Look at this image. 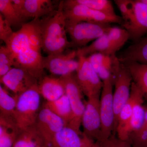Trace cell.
Instances as JSON below:
<instances>
[{
	"mask_svg": "<svg viewBox=\"0 0 147 147\" xmlns=\"http://www.w3.org/2000/svg\"><path fill=\"white\" fill-rule=\"evenodd\" d=\"M111 27L110 24L66 21V30L71 38V47L78 49L85 47L90 41L107 33Z\"/></svg>",
	"mask_w": 147,
	"mask_h": 147,
	"instance_id": "7",
	"label": "cell"
},
{
	"mask_svg": "<svg viewBox=\"0 0 147 147\" xmlns=\"http://www.w3.org/2000/svg\"><path fill=\"white\" fill-rule=\"evenodd\" d=\"M88 60L102 82L113 76L112 56L96 53L87 57Z\"/></svg>",
	"mask_w": 147,
	"mask_h": 147,
	"instance_id": "22",
	"label": "cell"
},
{
	"mask_svg": "<svg viewBox=\"0 0 147 147\" xmlns=\"http://www.w3.org/2000/svg\"><path fill=\"white\" fill-rule=\"evenodd\" d=\"M11 1L13 7L23 21V14L24 0H11Z\"/></svg>",
	"mask_w": 147,
	"mask_h": 147,
	"instance_id": "35",
	"label": "cell"
},
{
	"mask_svg": "<svg viewBox=\"0 0 147 147\" xmlns=\"http://www.w3.org/2000/svg\"><path fill=\"white\" fill-rule=\"evenodd\" d=\"M123 64L130 72L133 82L139 87L144 96L147 98V64L137 62Z\"/></svg>",
	"mask_w": 147,
	"mask_h": 147,
	"instance_id": "25",
	"label": "cell"
},
{
	"mask_svg": "<svg viewBox=\"0 0 147 147\" xmlns=\"http://www.w3.org/2000/svg\"><path fill=\"white\" fill-rule=\"evenodd\" d=\"M109 46L105 55L113 56L125 44L129 39L128 32L123 28L111 27L107 32Z\"/></svg>",
	"mask_w": 147,
	"mask_h": 147,
	"instance_id": "24",
	"label": "cell"
},
{
	"mask_svg": "<svg viewBox=\"0 0 147 147\" xmlns=\"http://www.w3.org/2000/svg\"><path fill=\"white\" fill-rule=\"evenodd\" d=\"M129 39L138 41L147 34V5L141 0H115Z\"/></svg>",
	"mask_w": 147,
	"mask_h": 147,
	"instance_id": "3",
	"label": "cell"
},
{
	"mask_svg": "<svg viewBox=\"0 0 147 147\" xmlns=\"http://www.w3.org/2000/svg\"><path fill=\"white\" fill-rule=\"evenodd\" d=\"M63 6V2H61L57 11L45 21H41L42 51L47 55L63 53L71 47L67 37L66 18Z\"/></svg>",
	"mask_w": 147,
	"mask_h": 147,
	"instance_id": "2",
	"label": "cell"
},
{
	"mask_svg": "<svg viewBox=\"0 0 147 147\" xmlns=\"http://www.w3.org/2000/svg\"><path fill=\"white\" fill-rule=\"evenodd\" d=\"M17 96H12L5 88L0 86V116L14 120Z\"/></svg>",
	"mask_w": 147,
	"mask_h": 147,
	"instance_id": "27",
	"label": "cell"
},
{
	"mask_svg": "<svg viewBox=\"0 0 147 147\" xmlns=\"http://www.w3.org/2000/svg\"><path fill=\"white\" fill-rule=\"evenodd\" d=\"M100 96L88 98L82 118L83 133L87 137L99 143L101 131L100 113Z\"/></svg>",
	"mask_w": 147,
	"mask_h": 147,
	"instance_id": "11",
	"label": "cell"
},
{
	"mask_svg": "<svg viewBox=\"0 0 147 147\" xmlns=\"http://www.w3.org/2000/svg\"><path fill=\"white\" fill-rule=\"evenodd\" d=\"M109 46L107 33L94 40L90 45L77 49L76 50V57H87L96 53L105 55Z\"/></svg>",
	"mask_w": 147,
	"mask_h": 147,
	"instance_id": "28",
	"label": "cell"
},
{
	"mask_svg": "<svg viewBox=\"0 0 147 147\" xmlns=\"http://www.w3.org/2000/svg\"><path fill=\"white\" fill-rule=\"evenodd\" d=\"M141 1L147 5V0H141Z\"/></svg>",
	"mask_w": 147,
	"mask_h": 147,
	"instance_id": "36",
	"label": "cell"
},
{
	"mask_svg": "<svg viewBox=\"0 0 147 147\" xmlns=\"http://www.w3.org/2000/svg\"><path fill=\"white\" fill-rule=\"evenodd\" d=\"M102 143L105 147H132L127 141H122L118 138L116 139L114 136H111L108 140Z\"/></svg>",
	"mask_w": 147,
	"mask_h": 147,
	"instance_id": "34",
	"label": "cell"
},
{
	"mask_svg": "<svg viewBox=\"0 0 147 147\" xmlns=\"http://www.w3.org/2000/svg\"><path fill=\"white\" fill-rule=\"evenodd\" d=\"M127 142L132 147H147V108L144 124L139 130L129 134Z\"/></svg>",
	"mask_w": 147,
	"mask_h": 147,
	"instance_id": "31",
	"label": "cell"
},
{
	"mask_svg": "<svg viewBox=\"0 0 147 147\" xmlns=\"http://www.w3.org/2000/svg\"><path fill=\"white\" fill-rule=\"evenodd\" d=\"M76 57V50L66 54L47 55L44 58V69L54 75L60 76L69 75L76 71L79 66V61L74 59Z\"/></svg>",
	"mask_w": 147,
	"mask_h": 147,
	"instance_id": "12",
	"label": "cell"
},
{
	"mask_svg": "<svg viewBox=\"0 0 147 147\" xmlns=\"http://www.w3.org/2000/svg\"><path fill=\"white\" fill-rule=\"evenodd\" d=\"M0 11L11 26L19 25L23 21L13 7L11 0H0Z\"/></svg>",
	"mask_w": 147,
	"mask_h": 147,
	"instance_id": "30",
	"label": "cell"
},
{
	"mask_svg": "<svg viewBox=\"0 0 147 147\" xmlns=\"http://www.w3.org/2000/svg\"><path fill=\"white\" fill-rule=\"evenodd\" d=\"M44 106L62 119L67 125L71 121L72 110L68 97L65 94L54 101H46Z\"/></svg>",
	"mask_w": 147,
	"mask_h": 147,
	"instance_id": "26",
	"label": "cell"
},
{
	"mask_svg": "<svg viewBox=\"0 0 147 147\" xmlns=\"http://www.w3.org/2000/svg\"><path fill=\"white\" fill-rule=\"evenodd\" d=\"M50 144L53 147H101L100 143L67 125L55 135Z\"/></svg>",
	"mask_w": 147,
	"mask_h": 147,
	"instance_id": "14",
	"label": "cell"
},
{
	"mask_svg": "<svg viewBox=\"0 0 147 147\" xmlns=\"http://www.w3.org/2000/svg\"><path fill=\"white\" fill-rule=\"evenodd\" d=\"M55 7L50 0H24L23 19L39 18L53 13Z\"/></svg>",
	"mask_w": 147,
	"mask_h": 147,
	"instance_id": "19",
	"label": "cell"
},
{
	"mask_svg": "<svg viewBox=\"0 0 147 147\" xmlns=\"http://www.w3.org/2000/svg\"><path fill=\"white\" fill-rule=\"evenodd\" d=\"M101 147H105V145L103 144L102 143H100Z\"/></svg>",
	"mask_w": 147,
	"mask_h": 147,
	"instance_id": "37",
	"label": "cell"
},
{
	"mask_svg": "<svg viewBox=\"0 0 147 147\" xmlns=\"http://www.w3.org/2000/svg\"><path fill=\"white\" fill-rule=\"evenodd\" d=\"M14 32L11 29V26L8 21L4 18L0 13V38L4 42H6L10 38Z\"/></svg>",
	"mask_w": 147,
	"mask_h": 147,
	"instance_id": "33",
	"label": "cell"
},
{
	"mask_svg": "<svg viewBox=\"0 0 147 147\" xmlns=\"http://www.w3.org/2000/svg\"><path fill=\"white\" fill-rule=\"evenodd\" d=\"M5 43L11 55L13 67L26 70L38 81L43 77L41 21L34 19L22 24Z\"/></svg>",
	"mask_w": 147,
	"mask_h": 147,
	"instance_id": "1",
	"label": "cell"
},
{
	"mask_svg": "<svg viewBox=\"0 0 147 147\" xmlns=\"http://www.w3.org/2000/svg\"><path fill=\"white\" fill-rule=\"evenodd\" d=\"M144 97L141 90L132 81L130 98L121 110L119 115L116 131L117 133L122 130L128 123L132 115L134 105L138 100L144 98Z\"/></svg>",
	"mask_w": 147,
	"mask_h": 147,
	"instance_id": "21",
	"label": "cell"
},
{
	"mask_svg": "<svg viewBox=\"0 0 147 147\" xmlns=\"http://www.w3.org/2000/svg\"><path fill=\"white\" fill-rule=\"evenodd\" d=\"M40 97L38 84L17 96L13 119L20 130H24L35 125L40 110Z\"/></svg>",
	"mask_w": 147,
	"mask_h": 147,
	"instance_id": "4",
	"label": "cell"
},
{
	"mask_svg": "<svg viewBox=\"0 0 147 147\" xmlns=\"http://www.w3.org/2000/svg\"><path fill=\"white\" fill-rule=\"evenodd\" d=\"M60 77L64 84L65 94L68 97L72 110V119L67 125L79 133H82L80 131V126L85 109V102L82 99L83 92L77 82L76 74L73 73Z\"/></svg>",
	"mask_w": 147,
	"mask_h": 147,
	"instance_id": "9",
	"label": "cell"
},
{
	"mask_svg": "<svg viewBox=\"0 0 147 147\" xmlns=\"http://www.w3.org/2000/svg\"><path fill=\"white\" fill-rule=\"evenodd\" d=\"M76 76L83 94L88 98L100 96L103 82L86 57H79Z\"/></svg>",
	"mask_w": 147,
	"mask_h": 147,
	"instance_id": "10",
	"label": "cell"
},
{
	"mask_svg": "<svg viewBox=\"0 0 147 147\" xmlns=\"http://www.w3.org/2000/svg\"><path fill=\"white\" fill-rule=\"evenodd\" d=\"M38 86L40 95L47 102L57 100L65 94L64 84L60 77L43 76Z\"/></svg>",
	"mask_w": 147,
	"mask_h": 147,
	"instance_id": "16",
	"label": "cell"
},
{
	"mask_svg": "<svg viewBox=\"0 0 147 147\" xmlns=\"http://www.w3.org/2000/svg\"><path fill=\"white\" fill-rule=\"evenodd\" d=\"M49 144L34 125L21 130L13 147H45Z\"/></svg>",
	"mask_w": 147,
	"mask_h": 147,
	"instance_id": "20",
	"label": "cell"
},
{
	"mask_svg": "<svg viewBox=\"0 0 147 147\" xmlns=\"http://www.w3.org/2000/svg\"><path fill=\"white\" fill-rule=\"evenodd\" d=\"M143 98L136 102L133 108V112L128 123L125 127L117 133L118 138L122 141H127L129 134L139 130L144 122L146 108L143 105Z\"/></svg>",
	"mask_w": 147,
	"mask_h": 147,
	"instance_id": "17",
	"label": "cell"
},
{
	"mask_svg": "<svg viewBox=\"0 0 147 147\" xmlns=\"http://www.w3.org/2000/svg\"><path fill=\"white\" fill-rule=\"evenodd\" d=\"M69 3L82 5L89 8L110 15H116L111 1L109 0H69Z\"/></svg>",
	"mask_w": 147,
	"mask_h": 147,
	"instance_id": "29",
	"label": "cell"
},
{
	"mask_svg": "<svg viewBox=\"0 0 147 147\" xmlns=\"http://www.w3.org/2000/svg\"><path fill=\"white\" fill-rule=\"evenodd\" d=\"M63 7L66 21L70 23H117L122 25L123 22L121 16L117 14L110 15L94 10L82 5L71 3L68 1L63 2Z\"/></svg>",
	"mask_w": 147,
	"mask_h": 147,
	"instance_id": "6",
	"label": "cell"
},
{
	"mask_svg": "<svg viewBox=\"0 0 147 147\" xmlns=\"http://www.w3.org/2000/svg\"><path fill=\"white\" fill-rule=\"evenodd\" d=\"M113 57V76L115 90L113 101L115 113V123L113 134H115L119 115L121 110L128 101L131 94L132 77L124 64L119 61L116 55Z\"/></svg>",
	"mask_w": 147,
	"mask_h": 147,
	"instance_id": "5",
	"label": "cell"
},
{
	"mask_svg": "<svg viewBox=\"0 0 147 147\" xmlns=\"http://www.w3.org/2000/svg\"><path fill=\"white\" fill-rule=\"evenodd\" d=\"M113 76L103 81L100 98L101 131L99 143L107 141L114 131L115 113L113 101Z\"/></svg>",
	"mask_w": 147,
	"mask_h": 147,
	"instance_id": "8",
	"label": "cell"
},
{
	"mask_svg": "<svg viewBox=\"0 0 147 147\" xmlns=\"http://www.w3.org/2000/svg\"><path fill=\"white\" fill-rule=\"evenodd\" d=\"M35 126L48 144L53 137L67 125L64 121L43 106L38 115Z\"/></svg>",
	"mask_w": 147,
	"mask_h": 147,
	"instance_id": "13",
	"label": "cell"
},
{
	"mask_svg": "<svg viewBox=\"0 0 147 147\" xmlns=\"http://www.w3.org/2000/svg\"><path fill=\"white\" fill-rule=\"evenodd\" d=\"M21 131L13 119L0 116V147H13Z\"/></svg>",
	"mask_w": 147,
	"mask_h": 147,
	"instance_id": "23",
	"label": "cell"
},
{
	"mask_svg": "<svg viewBox=\"0 0 147 147\" xmlns=\"http://www.w3.org/2000/svg\"><path fill=\"white\" fill-rule=\"evenodd\" d=\"M118 58L122 63L137 62L147 64V34L127 48Z\"/></svg>",
	"mask_w": 147,
	"mask_h": 147,
	"instance_id": "18",
	"label": "cell"
},
{
	"mask_svg": "<svg viewBox=\"0 0 147 147\" xmlns=\"http://www.w3.org/2000/svg\"><path fill=\"white\" fill-rule=\"evenodd\" d=\"M0 81L1 84L16 96L38 84V80L28 72L22 69L15 67L0 78Z\"/></svg>",
	"mask_w": 147,
	"mask_h": 147,
	"instance_id": "15",
	"label": "cell"
},
{
	"mask_svg": "<svg viewBox=\"0 0 147 147\" xmlns=\"http://www.w3.org/2000/svg\"><path fill=\"white\" fill-rule=\"evenodd\" d=\"M50 144H49V145H48V146H47L45 147H49V146H50Z\"/></svg>",
	"mask_w": 147,
	"mask_h": 147,
	"instance_id": "38",
	"label": "cell"
},
{
	"mask_svg": "<svg viewBox=\"0 0 147 147\" xmlns=\"http://www.w3.org/2000/svg\"><path fill=\"white\" fill-rule=\"evenodd\" d=\"M13 67V60L9 50L6 46L0 48V78L5 75Z\"/></svg>",
	"mask_w": 147,
	"mask_h": 147,
	"instance_id": "32",
	"label": "cell"
}]
</instances>
